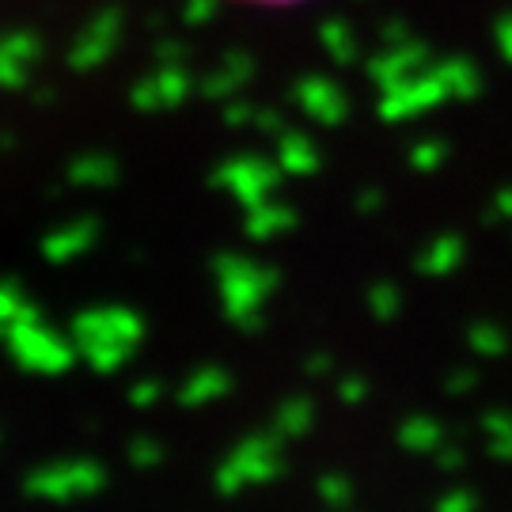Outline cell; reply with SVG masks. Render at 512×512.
<instances>
[{
    "instance_id": "cell-1",
    "label": "cell",
    "mask_w": 512,
    "mask_h": 512,
    "mask_svg": "<svg viewBox=\"0 0 512 512\" xmlns=\"http://www.w3.org/2000/svg\"><path fill=\"white\" fill-rule=\"evenodd\" d=\"M236 4H251V8H296L308 0H236Z\"/></svg>"
}]
</instances>
